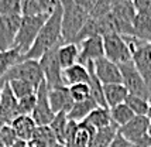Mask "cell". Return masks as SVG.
Wrapping results in <instances>:
<instances>
[{
    "label": "cell",
    "instance_id": "cell-1",
    "mask_svg": "<svg viewBox=\"0 0 151 147\" xmlns=\"http://www.w3.org/2000/svg\"><path fill=\"white\" fill-rule=\"evenodd\" d=\"M62 43H64V40H62V6L58 0L52 13L50 14L48 20L45 21L42 28L40 30L34 44L21 57L20 62L24 60L38 61L47 51H50L51 48H54L55 45H59Z\"/></svg>",
    "mask_w": 151,
    "mask_h": 147
},
{
    "label": "cell",
    "instance_id": "cell-2",
    "mask_svg": "<svg viewBox=\"0 0 151 147\" xmlns=\"http://www.w3.org/2000/svg\"><path fill=\"white\" fill-rule=\"evenodd\" d=\"M62 6V40L73 43L75 37L91 17L89 12L79 6L75 0H59Z\"/></svg>",
    "mask_w": 151,
    "mask_h": 147
},
{
    "label": "cell",
    "instance_id": "cell-3",
    "mask_svg": "<svg viewBox=\"0 0 151 147\" xmlns=\"http://www.w3.org/2000/svg\"><path fill=\"white\" fill-rule=\"evenodd\" d=\"M48 17H50V14L23 16L21 17V24H20L19 33H17L16 43H14L13 47L21 54V57L31 48V45L34 44V41H35L37 35H38L40 30L45 24Z\"/></svg>",
    "mask_w": 151,
    "mask_h": 147
},
{
    "label": "cell",
    "instance_id": "cell-4",
    "mask_svg": "<svg viewBox=\"0 0 151 147\" xmlns=\"http://www.w3.org/2000/svg\"><path fill=\"white\" fill-rule=\"evenodd\" d=\"M16 79L30 82L31 85L35 86V89H38V86L44 82V74H42L40 62L35 60H24L21 62H17L7 71V74L1 81V86L4 82Z\"/></svg>",
    "mask_w": 151,
    "mask_h": 147
},
{
    "label": "cell",
    "instance_id": "cell-5",
    "mask_svg": "<svg viewBox=\"0 0 151 147\" xmlns=\"http://www.w3.org/2000/svg\"><path fill=\"white\" fill-rule=\"evenodd\" d=\"M119 67H120V72H122V84L129 91V94L144 98L147 100L150 99L151 89L148 88L144 78L141 76V74L137 71L133 60L126 64H122Z\"/></svg>",
    "mask_w": 151,
    "mask_h": 147
},
{
    "label": "cell",
    "instance_id": "cell-6",
    "mask_svg": "<svg viewBox=\"0 0 151 147\" xmlns=\"http://www.w3.org/2000/svg\"><path fill=\"white\" fill-rule=\"evenodd\" d=\"M64 44V43H62ZM61 45V44H59ZM55 45L54 48H51L50 51H47L41 58L38 60L42 74H44V81L47 82L48 89L52 88H59V86H65L64 85V79H62V68L59 65L58 61V47Z\"/></svg>",
    "mask_w": 151,
    "mask_h": 147
},
{
    "label": "cell",
    "instance_id": "cell-7",
    "mask_svg": "<svg viewBox=\"0 0 151 147\" xmlns=\"http://www.w3.org/2000/svg\"><path fill=\"white\" fill-rule=\"evenodd\" d=\"M103 48L106 58L113 61L117 65L132 61V51L129 48V44L126 43L124 37L120 34L110 33L103 35Z\"/></svg>",
    "mask_w": 151,
    "mask_h": 147
},
{
    "label": "cell",
    "instance_id": "cell-8",
    "mask_svg": "<svg viewBox=\"0 0 151 147\" xmlns=\"http://www.w3.org/2000/svg\"><path fill=\"white\" fill-rule=\"evenodd\" d=\"M21 17V14H0V51L13 50Z\"/></svg>",
    "mask_w": 151,
    "mask_h": 147
},
{
    "label": "cell",
    "instance_id": "cell-9",
    "mask_svg": "<svg viewBox=\"0 0 151 147\" xmlns=\"http://www.w3.org/2000/svg\"><path fill=\"white\" fill-rule=\"evenodd\" d=\"M35 95H37V103L31 113V117L37 126H48L52 122L55 113L52 112L50 100H48V86L45 81L38 86Z\"/></svg>",
    "mask_w": 151,
    "mask_h": 147
},
{
    "label": "cell",
    "instance_id": "cell-10",
    "mask_svg": "<svg viewBox=\"0 0 151 147\" xmlns=\"http://www.w3.org/2000/svg\"><path fill=\"white\" fill-rule=\"evenodd\" d=\"M79 64L86 65L89 62H95L99 58L105 57L103 48V37L102 35H92L89 38L79 43Z\"/></svg>",
    "mask_w": 151,
    "mask_h": 147
},
{
    "label": "cell",
    "instance_id": "cell-11",
    "mask_svg": "<svg viewBox=\"0 0 151 147\" xmlns=\"http://www.w3.org/2000/svg\"><path fill=\"white\" fill-rule=\"evenodd\" d=\"M151 126V120L148 116H134L129 123L124 126L119 127V134H122L124 139H127L132 143H137L141 139H144L148 134Z\"/></svg>",
    "mask_w": 151,
    "mask_h": 147
},
{
    "label": "cell",
    "instance_id": "cell-12",
    "mask_svg": "<svg viewBox=\"0 0 151 147\" xmlns=\"http://www.w3.org/2000/svg\"><path fill=\"white\" fill-rule=\"evenodd\" d=\"M17 116H20L19 99L14 96L9 82H4L1 86V96H0V119L4 123L10 125Z\"/></svg>",
    "mask_w": 151,
    "mask_h": 147
},
{
    "label": "cell",
    "instance_id": "cell-13",
    "mask_svg": "<svg viewBox=\"0 0 151 147\" xmlns=\"http://www.w3.org/2000/svg\"><path fill=\"white\" fill-rule=\"evenodd\" d=\"M93 69L98 76V79L103 85H110V84H122V72L120 67L114 64L113 61L107 60L106 57L99 58L93 62Z\"/></svg>",
    "mask_w": 151,
    "mask_h": 147
},
{
    "label": "cell",
    "instance_id": "cell-14",
    "mask_svg": "<svg viewBox=\"0 0 151 147\" xmlns=\"http://www.w3.org/2000/svg\"><path fill=\"white\" fill-rule=\"evenodd\" d=\"M48 100L52 109L54 113H59V112H69L73 106L72 98L69 94V88L68 86H59L48 89Z\"/></svg>",
    "mask_w": 151,
    "mask_h": 147
},
{
    "label": "cell",
    "instance_id": "cell-15",
    "mask_svg": "<svg viewBox=\"0 0 151 147\" xmlns=\"http://www.w3.org/2000/svg\"><path fill=\"white\" fill-rule=\"evenodd\" d=\"M58 0H21V16L51 14Z\"/></svg>",
    "mask_w": 151,
    "mask_h": 147
},
{
    "label": "cell",
    "instance_id": "cell-16",
    "mask_svg": "<svg viewBox=\"0 0 151 147\" xmlns=\"http://www.w3.org/2000/svg\"><path fill=\"white\" fill-rule=\"evenodd\" d=\"M10 125L14 129V132H16V134H17V137L20 140H26V141H30L33 139L34 132L37 129L35 122L28 115H20Z\"/></svg>",
    "mask_w": 151,
    "mask_h": 147
},
{
    "label": "cell",
    "instance_id": "cell-17",
    "mask_svg": "<svg viewBox=\"0 0 151 147\" xmlns=\"http://www.w3.org/2000/svg\"><path fill=\"white\" fill-rule=\"evenodd\" d=\"M103 95H105L106 105L110 109L124 103L129 96V91L123 84H110V85H103Z\"/></svg>",
    "mask_w": 151,
    "mask_h": 147
},
{
    "label": "cell",
    "instance_id": "cell-18",
    "mask_svg": "<svg viewBox=\"0 0 151 147\" xmlns=\"http://www.w3.org/2000/svg\"><path fill=\"white\" fill-rule=\"evenodd\" d=\"M62 79L65 86L76 85V84H88L89 81V71L82 64H75L72 67L62 69Z\"/></svg>",
    "mask_w": 151,
    "mask_h": 147
},
{
    "label": "cell",
    "instance_id": "cell-19",
    "mask_svg": "<svg viewBox=\"0 0 151 147\" xmlns=\"http://www.w3.org/2000/svg\"><path fill=\"white\" fill-rule=\"evenodd\" d=\"M58 61L62 69L78 64L79 45L75 43H64L58 47Z\"/></svg>",
    "mask_w": 151,
    "mask_h": 147
},
{
    "label": "cell",
    "instance_id": "cell-20",
    "mask_svg": "<svg viewBox=\"0 0 151 147\" xmlns=\"http://www.w3.org/2000/svg\"><path fill=\"white\" fill-rule=\"evenodd\" d=\"M117 133L119 127L114 123H112L110 126L103 127V129H98L89 141V147H110Z\"/></svg>",
    "mask_w": 151,
    "mask_h": 147
},
{
    "label": "cell",
    "instance_id": "cell-21",
    "mask_svg": "<svg viewBox=\"0 0 151 147\" xmlns=\"http://www.w3.org/2000/svg\"><path fill=\"white\" fill-rule=\"evenodd\" d=\"M96 107H98V103L92 98L83 100V102H75L72 109L68 112V117H69V120L81 123V122L85 120L86 117L91 115V112L93 109H96Z\"/></svg>",
    "mask_w": 151,
    "mask_h": 147
},
{
    "label": "cell",
    "instance_id": "cell-22",
    "mask_svg": "<svg viewBox=\"0 0 151 147\" xmlns=\"http://www.w3.org/2000/svg\"><path fill=\"white\" fill-rule=\"evenodd\" d=\"M83 122L88 123V125H91L92 127H95L96 130H98V129H103V127H106V126H110L113 123L109 109L100 107V106H98L96 109H93L92 112H91V115H89Z\"/></svg>",
    "mask_w": 151,
    "mask_h": 147
},
{
    "label": "cell",
    "instance_id": "cell-23",
    "mask_svg": "<svg viewBox=\"0 0 151 147\" xmlns=\"http://www.w3.org/2000/svg\"><path fill=\"white\" fill-rule=\"evenodd\" d=\"M20 60H21V54L16 48L9 51H0V88H1V81L7 71L17 62H20Z\"/></svg>",
    "mask_w": 151,
    "mask_h": 147
},
{
    "label": "cell",
    "instance_id": "cell-24",
    "mask_svg": "<svg viewBox=\"0 0 151 147\" xmlns=\"http://www.w3.org/2000/svg\"><path fill=\"white\" fill-rule=\"evenodd\" d=\"M68 123H69V117L66 112H59L55 113L52 122L48 125L51 127V130L54 132L57 140L59 143H64L65 141V134H66V129H68Z\"/></svg>",
    "mask_w": 151,
    "mask_h": 147
},
{
    "label": "cell",
    "instance_id": "cell-25",
    "mask_svg": "<svg viewBox=\"0 0 151 147\" xmlns=\"http://www.w3.org/2000/svg\"><path fill=\"white\" fill-rule=\"evenodd\" d=\"M109 112H110L112 122L117 127L124 126L126 123H129L136 116V115L133 113V110L126 103H122V105H117V106H114V107H110Z\"/></svg>",
    "mask_w": 151,
    "mask_h": 147
},
{
    "label": "cell",
    "instance_id": "cell-26",
    "mask_svg": "<svg viewBox=\"0 0 151 147\" xmlns=\"http://www.w3.org/2000/svg\"><path fill=\"white\" fill-rule=\"evenodd\" d=\"M124 103L132 109L136 116H147L148 115V100L144 99V98L129 94Z\"/></svg>",
    "mask_w": 151,
    "mask_h": 147
},
{
    "label": "cell",
    "instance_id": "cell-27",
    "mask_svg": "<svg viewBox=\"0 0 151 147\" xmlns=\"http://www.w3.org/2000/svg\"><path fill=\"white\" fill-rule=\"evenodd\" d=\"M9 85H10L14 96H16L17 99H23V98H26L28 95H33L37 92L35 86L31 85L30 82H26V81H19V79L9 81Z\"/></svg>",
    "mask_w": 151,
    "mask_h": 147
},
{
    "label": "cell",
    "instance_id": "cell-28",
    "mask_svg": "<svg viewBox=\"0 0 151 147\" xmlns=\"http://www.w3.org/2000/svg\"><path fill=\"white\" fill-rule=\"evenodd\" d=\"M33 139L40 140L41 143H44L47 147H51L52 144L58 143L57 137H55V134H54V132L51 130V127L50 126H37L35 132H34Z\"/></svg>",
    "mask_w": 151,
    "mask_h": 147
},
{
    "label": "cell",
    "instance_id": "cell-29",
    "mask_svg": "<svg viewBox=\"0 0 151 147\" xmlns=\"http://www.w3.org/2000/svg\"><path fill=\"white\" fill-rule=\"evenodd\" d=\"M112 10H113V6L109 0H96V3H95L92 7V10L89 12V16H91L92 19L99 20V19L107 16Z\"/></svg>",
    "mask_w": 151,
    "mask_h": 147
},
{
    "label": "cell",
    "instance_id": "cell-30",
    "mask_svg": "<svg viewBox=\"0 0 151 147\" xmlns=\"http://www.w3.org/2000/svg\"><path fill=\"white\" fill-rule=\"evenodd\" d=\"M68 88H69V94L73 102H83L91 98V89L88 84H76Z\"/></svg>",
    "mask_w": 151,
    "mask_h": 147
},
{
    "label": "cell",
    "instance_id": "cell-31",
    "mask_svg": "<svg viewBox=\"0 0 151 147\" xmlns=\"http://www.w3.org/2000/svg\"><path fill=\"white\" fill-rule=\"evenodd\" d=\"M37 103V95H28L23 99H19V115H28L31 116L34 107Z\"/></svg>",
    "mask_w": 151,
    "mask_h": 147
},
{
    "label": "cell",
    "instance_id": "cell-32",
    "mask_svg": "<svg viewBox=\"0 0 151 147\" xmlns=\"http://www.w3.org/2000/svg\"><path fill=\"white\" fill-rule=\"evenodd\" d=\"M0 140H1V143L6 147H12L16 141L19 140V137H17V134L14 132V129L12 127V125H7L6 123L4 126L0 129Z\"/></svg>",
    "mask_w": 151,
    "mask_h": 147
},
{
    "label": "cell",
    "instance_id": "cell-33",
    "mask_svg": "<svg viewBox=\"0 0 151 147\" xmlns=\"http://www.w3.org/2000/svg\"><path fill=\"white\" fill-rule=\"evenodd\" d=\"M0 14H21V0H0Z\"/></svg>",
    "mask_w": 151,
    "mask_h": 147
},
{
    "label": "cell",
    "instance_id": "cell-34",
    "mask_svg": "<svg viewBox=\"0 0 151 147\" xmlns=\"http://www.w3.org/2000/svg\"><path fill=\"white\" fill-rule=\"evenodd\" d=\"M110 147H136V144L134 143H132V141H129L127 139H124L122 134H119L114 137V140H113V143L110 144Z\"/></svg>",
    "mask_w": 151,
    "mask_h": 147
},
{
    "label": "cell",
    "instance_id": "cell-35",
    "mask_svg": "<svg viewBox=\"0 0 151 147\" xmlns=\"http://www.w3.org/2000/svg\"><path fill=\"white\" fill-rule=\"evenodd\" d=\"M136 147H151V137L147 134L144 139H141L140 141L136 143Z\"/></svg>",
    "mask_w": 151,
    "mask_h": 147
},
{
    "label": "cell",
    "instance_id": "cell-36",
    "mask_svg": "<svg viewBox=\"0 0 151 147\" xmlns=\"http://www.w3.org/2000/svg\"><path fill=\"white\" fill-rule=\"evenodd\" d=\"M12 147H28V143H27L26 140H20V139H19V140L16 141Z\"/></svg>",
    "mask_w": 151,
    "mask_h": 147
},
{
    "label": "cell",
    "instance_id": "cell-37",
    "mask_svg": "<svg viewBox=\"0 0 151 147\" xmlns=\"http://www.w3.org/2000/svg\"><path fill=\"white\" fill-rule=\"evenodd\" d=\"M147 116L150 117V120H151V96H150V99H148V115Z\"/></svg>",
    "mask_w": 151,
    "mask_h": 147
},
{
    "label": "cell",
    "instance_id": "cell-38",
    "mask_svg": "<svg viewBox=\"0 0 151 147\" xmlns=\"http://www.w3.org/2000/svg\"><path fill=\"white\" fill-rule=\"evenodd\" d=\"M51 147H66V146L64 144V143H59V141H58V143H55V144H52Z\"/></svg>",
    "mask_w": 151,
    "mask_h": 147
},
{
    "label": "cell",
    "instance_id": "cell-39",
    "mask_svg": "<svg viewBox=\"0 0 151 147\" xmlns=\"http://www.w3.org/2000/svg\"><path fill=\"white\" fill-rule=\"evenodd\" d=\"M4 125H6V123H4V122H3V120H1V119H0V129H1V127L4 126Z\"/></svg>",
    "mask_w": 151,
    "mask_h": 147
},
{
    "label": "cell",
    "instance_id": "cell-40",
    "mask_svg": "<svg viewBox=\"0 0 151 147\" xmlns=\"http://www.w3.org/2000/svg\"><path fill=\"white\" fill-rule=\"evenodd\" d=\"M0 147H6L4 144H3V143H1V140H0Z\"/></svg>",
    "mask_w": 151,
    "mask_h": 147
},
{
    "label": "cell",
    "instance_id": "cell-41",
    "mask_svg": "<svg viewBox=\"0 0 151 147\" xmlns=\"http://www.w3.org/2000/svg\"><path fill=\"white\" fill-rule=\"evenodd\" d=\"M148 136L151 137V126H150V130H148Z\"/></svg>",
    "mask_w": 151,
    "mask_h": 147
},
{
    "label": "cell",
    "instance_id": "cell-42",
    "mask_svg": "<svg viewBox=\"0 0 151 147\" xmlns=\"http://www.w3.org/2000/svg\"><path fill=\"white\" fill-rule=\"evenodd\" d=\"M0 96H1V88H0Z\"/></svg>",
    "mask_w": 151,
    "mask_h": 147
}]
</instances>
